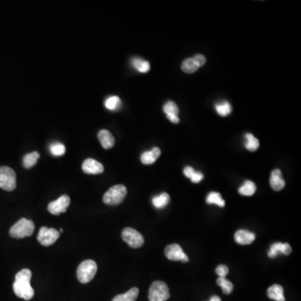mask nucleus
I'll return each mask as SVG.
<instances>
[{
    "label": "nucleus",
    "mask_w": 301,
    "mask_h": 301,
    "mask_svg": "<svg viewBox=\"0 0 301 301\" xmlns=\"http://www.w3.org/2000/svg\"><path fill=\"white\" fill-rule=\"evenodd\" d=\"M97 272V265L94 260L83 261L77 269V278L81 284H87L92 281Z\"/></svg>",
    "instance_id": "nucleus-4"
},
{
    "label": "nucleus",
    "mask_w": 301,
    "mask_h": 301,
    "mask_svg": "<svg viewBox=\"0 0 301 301\" xmlns=\"http://www.w3.org/2000/svg\"><path fill=\"white\" fill-rule=\"evenodd\" d=\"M256 192V185L252 181H246L239 189V193L241 195L252 196Z\"/></svg>",
    "instance_id": "nucleus-26"
},
{
    "label": "nucleus",
    "mask_w": 301,
    "mask_h": 301,
    "mask_svg": "<svg viewBox=\"0 0 301 301\" xmlns=\"http://www.w3.org/2000/svg\"><path fill=\"white\" fill-rule=\"evenodd\" d=\"M245 147L250 152H255L260 147V142L256 137L251 133L245 134Z\"/></svg>",
    "instance_id": "nucleus-24"
},
{
    "label": "nucleus",
    "mask_w": 301,
    "mask_h": 301,
    "mask_svg": "<svg viewBox=\"0 0 301 301\" xmlns=\"http://www.w3.org/2000/svg\"><path fill=\"white\" fill-rule=\"evenodd\" d=\"M270 183H271V188L275 191H281L285 188L286 182L284 180L282 173L280 169H275L271 173Z\"/></svg>",
    "instance_id": "nucleus-15"
},
{
    "label": "nucleus",
    "mask_w": 301,
    "mask_h": 301,
    "mask_svg": "<svg viewBox=\"0 0 301 301\" xmlns=\"http://www.w3.org/2000/svg\"><path fill=\"white\" fill-rule=\"evenodd\" d=\"M199 69L198 64L193 58H188L185 59L182 64V70L187 74H193Z\"/></svg>",
    "instance_id": "nucleus-25"
},
{
    "label": "nucleus",
    "mask_w": 301,
    "mask_h": 301,
    "mask_svg": "<svg viewBox=\"0 0 301 301\" xmlns=\"http://www.w3.org/2000/svg\"><path fill=\"white\" fill-rule=\"evenodd\" d=\"M0 188L11 192L16 188L15 172L10 167H0Z\"/></svg>",
    "instance_id": "nucleus-6"
},
{
    "label": "nucleus",
    "mask_w": 301,
    "mask_h": 301,
    "mask_svg": "<svg viewBox=\"0 0 301 301\" xmlns=\"http://www.w3.org/2000/svg\"><path fill=\"white\" fill-rule=\"evenodd\" d=\"M59 235L60 234L56 229L42 227L41 229H39V234H38V241L40 245L48 247L56 242Z\"/></svg>",
    "instance_id": "nucleus-8"
},
{
    "label": "nucleus",
    "mask_w": 301,
    "mask_h": 301,
    "mask_svg": "<svg viewBox=\"0 0 301 301\" xmlns=\"http://www.w3.org/2000/svg\"><path fill=\"white\" fill-rule=\"evenodd\" d=\"M32 272L28 269L19 271L15 276V281L13 283V292L19 298L25 301H29L34 296V291L31 287L30 281Z\"/></svg>",
    "instance_id": "nucleus-1"
},
{
    "label": "nucleus",
    "mask_w": 301,
    "mask_h": 301,
    "mask_svg": "<svg viewBox=\"0 0 301 301\" xmlns=\"http://www.w3.org/2000/svg\"><path fill=\"white\" fill-rule=\"evenodd\" d=\"M165 255L169 260L173 261H182V262H188V257L185 253L183 252V249L180 245L177 244L167 245L165 249Z\"/></svg>",
    "instance_id": "nucleus-10"
},
{
    "label": "nucleus",
    "mask_w": 301,
    "mask_h": 301,
    "mask_svg": "<svg viewBox=\"0 0 301 301\" xmlns=\"http://www.w3.org/2000/svg\"><path fill=\"white\" fill-rule=\"evenodd\" d=\"M170 202V196L167 193H162L160 195L152 198V204L157 209H163Z\"/></svg>",
    "instance_id": "nucleus-21"
},
{
    "label": "nucleus",
    "mask_w": 301,
    "mask_h": 301,
    "mask_svg": "<svg viewBox=\"0 0 301 301\" xmlns=\"http://www.w3.org/2000/svg\"><path fill=\"white\" fill-rule=\"evenodd\" d=\"M98 139L100 141L101 147L105 149H111L115 144V139L112 134L107 130H101L99 131Z\"/></svg>",
    "instance_id": "nucleus-16"
},
{
    "label": "nucleus",
    "mask_w": 301,
    "mask_h": 301,
    "mask_svg": "<svg viewBox=\"0 0 301 301\" xmlns=\"http://www.w3.org/2000/svg\"><path fill=\"white\" fill-rule=\"evenodd\" d=\"M170 298V292L167 284L162 281H155L149 289V301H167Z\"/></svg>",
    "instance_id": "nucleus-5"
},
{
    "label": "nucleus",
    "mask_w": 301,
    "mask_h": 301,
    "mask_svg": "<svg viewBox=\"0 0 301 301\" xmlns=\"http://www.w3.org/2000/svg\"><path fill=\"white\" fill-rule=\"evenodd\" d=\"M235 241L239 245H247L252 244L255 240V234L247 230H239L234 235Z\"/></svg>",
    "instance_id": "nucleus-14"
},
{
    "label": "nucleus",
    "mask_w": 301,
    "mask_h": 301,
    "mask_svg": "<svg viewBox=\"0 0 301 301\" xmlns=\"http://www.w3.org/2000/svg\"><path fill=\"white\" fill-rule=\"evenodd\" d=\"M39 158V153L38 152H33L26 154L23 159V167L27 169L32 168L35 166Z\"/></svg>",
    "instance_id": "nucleus-22"
},
{
    "label": "nucleus",
    "mask_w": 301,
    "mask_h": 301,
    "mask_svg": "<svg viewBox=\"0 0 301 301\" xmlns=\"http://www.w3.org/2000/svg\"><path fill=\"white\" fill-rule=\"evenodd\" d=\"M82 169L84 173L87 174H100L104 172L103 165L92 158H88L84 161Z\"/></svg>",
    "instance_id": "nucleus-11"
},
{
    "label": "nucleus",
    "mask_w": 301,
    "mask_h": 301,
    "mask_svg": "<svg viewBox=\"0 0 301 301\" xmlns=\"http://www.w3.org/2000/svg\"><path fill=\"white\" fill-rule=\"evenodd\" d=\"M49 151L51 152L52 155H54L55 157H60L65 153V147L62 143H53L49 147Z\"/></svg>",
    "instance_id": "nucleus-31"
},
{
    "label": "nucleus",
    "mask_w": 301,
    "mask_h": 301,
    "mask_svg": "<svg viewBox=\"0 0 301 301\" xmlns=\"http://www.w3.org/2000/svg\"><path fill=\"white\" fill-rule=\"evenodd\" d=\"M34 231V224L32 220L21 219L17 222L9 230V234L12 238L23 239L29 237Z\"/></svg>",
    "instance_id": "nucleus-3"
},
{
    "label": "nucleus",
    "mask_w": 301,
    "mask_h": 301,
    "mask_svg": "<svg viewBox=\"0 0 301 301\" xmlns=\"http://www.w3.org/2000/svg\"><path fill=\"white\" fill-rule=\"evenodd\" d=\"M127 189L122 184H118L111 187L103 196L104 204L111 206L119 205L126 198Z\"/></svg>",
    "instance_id": "nucleus-2"
},
{
    "label": "nucleus",
    "mask_w": 301,
    "mask_h": 301,
    "mask_svg": "<svg viewBox=\"0 0 301 301\" xmlns=\"http://www.w3.org/2000/svg\"><path fill=\"white\" fill-rule=\"evenodd\" d=\"M161 155V150L158 147H154L150 151L143 152L141 156V161L145 165H151L154 163Z\"/></svg>",
    "instance_id": "nucleus-17"
},
{
    "label": "nucleus",
    "mask_w": 301,
    "mask_h": 301,
    "mask_svg": "<svg viewBox=\"0 0 301 301\" xmlns=\"http://www.w3.org/2000/svg\"><path fill=\"white\" fill-rule=\"evenodd\" d=\"M267 295L269 298L276 301H286L284 296V289L280 285H274L268 289Z\"/></svg>",
    "instance_id": "nucleus-18"
},
{
    "label": "nucleus",
    "mask_w": 301,
    "mask_h": 301,
    "mask_svg": "<svg viewBox=\"0 0 301 301\" xmlns=\"http://www.w3.org/2000/svg\"><path fill=\"white\" fill-rule=\"evenodd\" d=\"M292 252V248L289 244H283V243H276L271 246V250L268 253L269 257L271 259H275L280 254L285 255H289Z\"/></svg>",
    "instance_id": "nucleus-13"
},
{
    "label": "nucleus",
    "mask_w": 301,
    "mask_h": 301,
    "mask_svg": "<svg viewBox=\"0 0 301 301\" xmlns=\"http://www.w3.org/2000/svg\"><path fill=\"white\" fill-rule=\"evenodd\" d=\"M209 301H221V299L219 296H213Z\"/></svg>",
    "instance_id": "nucleus-34"
},
{
    "label": "nucleus",
    "mask_w": 301,
    "mask_h": 301,
    "mask_svg": "<svg viewBox=\"0 0 301 301\" xmlns=\"http://www.w3.org/2000/svg\"><path fill=\"white\" fill-rule=\"evenodd\" d=\"M163 111L167 115V117L169 121H172L173 123L178 124L180 120L178 117V113H179V109L175 102L173 101H167V103L165 104L163 106Z\"/></svg>",
    "instance_id": "nucleus-12"
},
{
    "label": "nucleus",
    "mask_w": 301,
    "mask_h": 301,
    "mask_svg": "<svg viewBox=\"0 0 301 301\" xmlns=\"http://www.w3.org/2000/svg\"><path fill=\"white\" fill-rule=\"evenodd\" d=\"M60 233H63V229H59V234H60Z\"/></svg>",
    "instance_id": "nucleus-35"
},
{
    "label": "nucleus",
    "mask_w": 301,
    "mask_h": 301,
    "mask_svg": "<svg viewBox=\"0 0 301 301\" xmlns=\"http://www.w3.org/2000/svg\"><path fill=\"white\" fill-rule=\"evenodd\" d=\"M122 240L133 249H138L144 245V238L139 232L131 228H126L121 234Z\"/></svg>",
    "instance_id": "nucleus-7"
},
{
    "label": "nucleus",
    "mask_w": 301,
    "mask_h": 301,
    "mask_svg": "<svg viewBox=\"0 0 301 301\" xmlns=\"http://www.w3.org/2000/svg\"><path fill=\"white\" fill-rule=\"evenodd\" d=\"M121 106V100L118 96L114 95V96H111L106 99L105 101V106L108 110L111 111H116L120 108V106Z\"/></svg>",
    "instance_id": "nucleus-29"
},
{
    "label": "nucleus",
    "mask_w": 301,
    "mask_h": 301,
    "mask_svg": "<svg viewBox=\"0 0 301 301\" xmlns=\"http://www.w3.org/2000/svg\"><path fill=\"white\" fill-rule=\"evenodd\" d=\"M70 198L68 195H62L57 200L53 201L48 205L49 213L54 215H59L65 213L68 207L70 206Z\"/></svg>",
    "instance_id": "nucleus-9"
},
{
    "label": "nucleus",
    "mask_w": 301,
    "mask_h": 301,
    "mask_svg": "<svg viewBox=\"0 0 301 301\" xmlns=\"http://www.w3.org/2000/svg\"><path fill=\"white\" fill-rule=\"evenodd\" d=\"M216 274L220 278H225V276L229 274V268L226 265H221L216 268Z\"/></svg>",
    "instance_id": "nucleus-32"
},
{
    "label": "nucleus",
    "mask_w": 301,
    "mask_h": 301,
    "mask_svg": "<svg viewBox=\"0 0 301 301\" xmlns=\"http://www.w3.org/2000/svg\"><path fill=\"white\" fill-rule=\"evenodd\" d=\"M183 174L189 178L192 183H200L201 181L204 179V174L201 173V172H197L194 170L192 167H186L183 170Z\"/></svg>",
    "instance_id": "nucleus-20"
},
{
    "label": "nucleus",
    "mask_w": 301,
    "mask_h": 301,
    "mask_svg": "<svg viewBox=\"0 0 301 301\" xmlns=\"http://www.w3.org/2000/svg\"><path fill=\"white\" fill-rule=\"evenodd\" d=\"M207 204H216L218 206L223 207L225 206V201L222 198L221 194L217 192H211L209 193V195L206 198Z\"/></svg>",
    "instance_id": "nucleus-27"
},
{
    "label": "nucleus",
    "mask_w": 301,
    "mask_h": 301,
    "mask_svg": "<svg viewBox=\"0 0 301 301\" xmlns=\"http://www.w3.org/2000/svg\"><path fill=\"white\" fill-rule=\"evenodd\" d=\"M131 64L135 69H137L141 73L148 72L151 68L149 62L141 59V58H133L131 60Z\"/></svg>",
    "instance_id": "nucleus-23"
},
{
    "label": "nucleus",
    "mask_w": 301,
    "mask_h": 301,
    "mask_svg": "<svg viewBox=\"0 0 301 301\" xmlns=\"http://www.w3.org/2000/svg\"><path fill=\"white\" fill-rule=\"evenodd\" d=\"M217 284H218V286L221 287L222 290H223V292H224L225 295H229V294L232 293L233 289H234V286H233V284H232L230 281H228L227 279L220 278V277H219V278L217 280Z\"/></svg>",
    "instance_id": "nucleus-30"
},
{
    "label": "nucleus",
    "mask_w": 301,
    "mask_h": 301,
    "mask_svg": "<svg viewBox=\"0 0 301 301\" xmlns=\"http://www.w3.org/2000/svg\"><path fill=\"white\" fill-rule=\"evenodd\" d=\"M215 110H216L217 113L219 114V116H227L231 113L232 106L229 102L225 100L223 102L217 103L216 106H215Z\"/></svg>",
    "instance_id": "nucleus-28"
},
{
    "label": "nucleus",
    "mask_w": 301,
    "mask_h": 301,
    "mask_svg": "<svg viewBox=\"0 0 301 301\" xmlns=\"http://www.w3.org/2000/svg\"><path fill=\"white\" fill-rule=\"evenodd\" d=\"M138 295H139V290L134 287L126 293L116 296L112 301H135L138 297Z\"/></svg>",
    "instance_id": "nucleus-19"
},
{
    "label": "nucleus",
    "mask_w": 301,
    "mask_h": 301,
    "mask_svg": "<svg viewBox=\"0 0 301 301\" xmlns=\"http://www.w3.org/2000/svg\"><path fill=\"white\" fill-rule=\"evenodd\" d=\"M193 59L195 60L199 68L204 66L206 63V58L203 54H196L195 56L193 57Z\"/></svg>",
    "instance_id": "nucleus-33"
}]
</instances>
